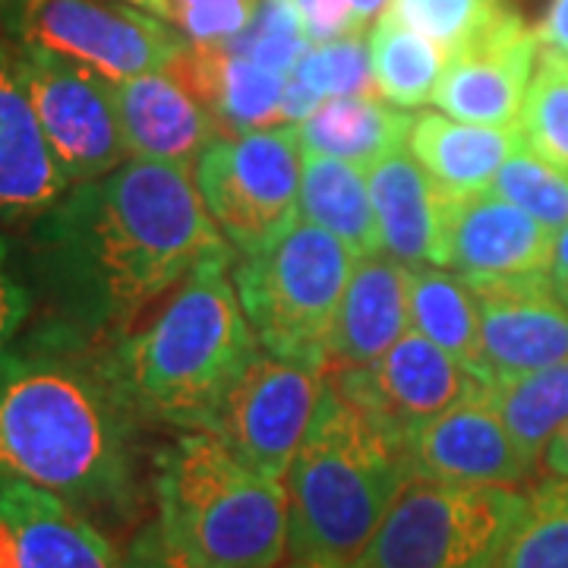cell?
<instances>
[{"label": "cell", "instance_id": "obj_32", "mask_svg": "<svg viewBox=\"0 0 568 568\" xmlns=\"http://www.w3.org/2000/svg\"><path fill=\"white\" fill-rule=\"evenodd\" d=\"M503 0H392L388 13L407 29L436 41L448 58L480 39L506 13Z\"/></svg>", "mask_w": 568, "mask_h": 568}, {"label": "cell", "instance_id": "obj_33", "mask_svg": "<svg viewBox=\"0 0 568 568\" xmlns=\"http://www.w3.org/2000/svg\"><path fill=\"white\" fill-rule=\"evenodd\" d=\"M518 130L534 152L568 171V67L540 58Z\"/></svg>", "mask_w": 568, "mask_h": 568}, {"label": "cell", "instance_id": "obj_12", "mask_svg": "<svg viewBox=\"0 0 568 568\" xmlns=\"http://www.w3.org/2000/svg\"><path fill=\"white\" fill-rule=\"evenodd\" d=\"M325 373L335 392L376 414L405 443L433 417L487 386L420 332H405L376 364Z\"/></svg>", "mask_w": 568, "mask_h": 568}, {"label": "cell", "instance_id": "obj_22", "mask_svg": "<svg viewBox=\"0 0 568 568\" xmlns=\"http://www.w3.org/2000/svg\"><path fill=\"white\" fill-rule=\"evenodd\" d=\"M212 111L222 136L282 126L287 77L231 54L224 44H186L171 67Z\"/></svg>", "mask_w": 568, "mask_h": 568}, {"label": "cell", "instance_id": "obj_38", "mask_svg": "<svg viewBox=\"0 0 568 568\" xmlns=\"http://www.w3.org/2000/svg\"><path fill=\"white\" fill-rule=\"evenodd\" d=\"M534 32L540 44V58L568 67V0H549L547 13Z\"/></svg>", "mask_w": 568, "mask_h": 568}, {"label": "cell", "instance_id": "obj_14", "mask_svg": "<svg viewBox=\"0 0 568 568\" xmlns=\"http://www.w3.org/2000/svg\"><path fill=\"white\" fill-rule=\"evenodd\" d=\"M537 61V32L506 10L474 44L448 58L433 104L455 121L518 126Z\"/></svg>", "mask_w": 568, "mask_h": 568}, {"label": "cell", "instance_id": "obj_25", "mask_svg": "<svg viewBox=\"0 0 568 568\" xmlns=\"http://www.w3.org/2000/svg\"><path fill=\"white\" fill-rule=\"evenodd\" d=\"M297 212L306 222L320 224L335 237H342L361 260L383 253L366 171L357 164L320 152H304Z\"/></svg>", "mask_w": 568, "mask_h": 568}, {"label": "cell", "instance_id": "obj_7", "mask_svg": "<svg viewBox=\"0 0 568 568\" xmlns=\"http://www.w3.org/2000/svg\"><path fill=\"white\" fill-rule=\"evenodd\" d=\"M528 496L410 477L354 568H493Z\"/></svg>", "mask_w": 568, "mask_h": 568}, {"label": "cell", "instance_id": "obj_6", "mask_svg": "<svg viewBox=\"0 0 568 568\" xmlns=\"http://www.w3.org/2000/svg\"><path fill=\"white\" fill-rule=\"evenodd\" d=\"M357 253L320 224L294 219L234 265V284L263 351L325 366Z\"/></svg>", "mask_w": 568, "mask_h": 568}, {"label": "cell", "instance_id": "obj_11", "mask_svg": "<svg viewBox=\"0 0 568 568\" xmlns=\"http://www.w3.org/2000/svg\"><path fill=\"white\" fill-rule=\"evenodd\" d=\"M325 386L328 373L323 364L260 351L227 392L209 433H215L244 465L284 480L316 420Z\"/></svg>", "mask_w": 568, "mask_h": 568}, {"label": "cell", "instance_id": "obj_3", "mask_svg": "<svg viewBox=\"0 0 568 568\" xmlns=\"http://www.w3.org/2000/svg\"><path fill=\"white\" fill-rule=\"evenodd\" d=\"M260 354L231 253L203 263L174 287L149 323L99 347L104 373L140 424L209 429L227 392Z\"/></svg>", "mask_w": 568, "mask_h": 568}, {"label": "cell", "instance_id": "obj_30", "mask_svg": "<svg viewBox=\"0 0 568 568\" xmlns=\"http://www.w3.org/2000/svg\"><path fill=\"white\" fill-rule=\"evenodd\" d=\"M493 568H568V480L549 477L530 493Z\"/></svg>", "mask_w": 568, "mask_h": 568}, {"label": "cell", "instance_id": "obj_39", "mask_svg": "<svg viewBox=\"0 0 568 568\" xmlns=\"http://www.w3.org/2000/svg\"><path fill=\"white\" fill-rule=\"evenodd\" d=\"M549 284H552L556 297L568 306V224L556 234L552 263H549Z\"/></svg>", "mask_w": 568, "mask_h": 568}, {"label": "cell", "instance_id": "obj_28", "mask_svg": "<svg viewBox=\"0 0 568 568\" xmlns=\"http://www.w3.org/2000/svg\"><path fill=\"white\" fill-rule=\"evenodd\" d=\"M338 95H379L369 67V41H364V36L323 41L306 51L287 77L282 104L284 123H301L325 99Z\"/></svg>", "mask_w": 568, "mask_h": 568}, {"label": "cell", "instance_id": "obj_10", "mask_svg": "<svg viewBox=\"0 0 568 568\" xmlns=\"http://www.w3.org/2000/svg\"><path fill=\"white\" fill-rule=\"evenodd\" d=\"M10 48L44 142L70 186L99 181L130 162L114 82L36 44L10 41Z\"/></svg>", "mask_w": 568, "mask_h": 568}, {"label": "cell", "instance_id": "obj_4", "mask_svg": "<svg viewBox=\"0 0 568 568\" xmlns=\"http://www.w3.org/2000/svg\"><path fill=\"white\" fill-rule=\"evenodd\" d=\"M410 477L405 439L328 383L284 474L287 559L354 562Z\"/></svg>", "mask_w": 568, "mask_h": 568}, {"label": "cell", "instance_id": "obj_41", "mask_svg": "<svg viewBox=\"0 0 568 568\" xmlns=\"http://www.w3.org/2000/svg\"><path fill=\"white\" fill-rule=\"evenodd\" d=\"M388 3H392V0H354V7L361 10V17H364L366 22L379 20L388 10Z\"/></svg>", "mask_w": 568, "mask_h": 568}, {"label": "cell", "instance_id": "obj_35", "mask_svg": "<svg viewBox=\"0 0 568 568\" xmlns=\"http://www.w3.org/2000/svg\"><path fill=\"white\" fill-rule=\"evenodd\" d=\"M263 0H171L168 22L186 44H227L253 22Z\"/></svg>", "mask_w": 568, "mask_h": 568}, {"label": "cell", "instance_id": "obj_15", "mask_svg": "<svg viewBox=\"0 0 568 568\" xmlns=\"http://www.w3.org/2000/svg\"><path fill=\"white\" fill-rule=\"evenodd\" d=\"M407 455L417 477L465 487L515 489L537 465L496 414L487 386L420 426L407 439Z\"/></svg>", "mask_w": 568, "mask_h": 568}, {"label": "cell", "instance_id": "obj_20", "mask_svg": "<svg viewBox=\"0 0 568 568\" xmlns=\"http://www.w3.org/2000/svg\"><path fill=\"white\" fill-rule=\"evenodd\" d=\"M369 200L388 256L405 265H448V196L420 162L398 149L366 168Z\"/></svg>", "mask_w": 568, "mask_h": 568}, {"label": "cell", "instance_id": "obj_9", "mask_svg": "<svg viewBox=\"0 0 568 568\" xmlns=\"http://www.w3.org/2000/svg\"><path fill=\"white\" fill-rule=\"evenodd\" d=\"M301 159L297 123L219 136L200 155L193 178L231 250L244 256L294 222L301 203Z\"/></svg>", "mask_w": 568, "mask_h": 568}, {"label": "cell", "instance_id": "obj_13", "mask_svg": "<svg viewBox=\"0 0 568 568\" xmlns=\"http://www.w3.org/2000/svg\"><path fill=\"white\" fill-rule=\"evenodd\" d=\"M465 282L480 313L489 383L568 361V306L556 297L549 275H467Z\"/></svg>", "mask_w": 568, "mask_h": 568}, {"label": "cell", "instance_id": "obj_36", "mask_svg": "<svg viewBox=\"0 0 568 568\" xmlns=\"http://www.w3.org/2000/svg\"><path fill=\"white\" fill-rule=\"evenodd\" d=\"M36 313V294L29 284L26 263L17 256V246L0 227V351L17 342L22 325Z\"/></svg>", "mask_w": 568, "mask_h": 568}, {"label": "cell", "instance_id": "obj_23", "mask_svg": "<svg viewBox=\"0 0 568 568\" xmlns=\"http://www.w3.org/2000/svg\"><path fill=\"white\" fill-rule=\"evenodd\" d=\"M525 142L518 126H484L424 111L414 118L407 152L448 196L484 193L496 171Z\"/></svg>", "mask_w": 568, "mask_h": 568}, {"label": "cell", "instance_id": "obj_37", "mask_svg": "<svg viewBox=\"0 0 568 568\" xmlns=\"http://www.w3.org/2000/svg\"><path fill=\"white\" fill-rule=\"evenodd\" d=\"M123 568H196L193 562H186L178 549L164 540L159 521L145 525L136 530V537L130 540L126 556H123Z\"/></svg>", "mask_w": 568, "mask_h": 568}, {"label": "cell", "instance_id": "obj_17", "mask_svg": "<svg viewBox=\"0 0 568 568\" xmlns=\"http://www.w3.org/2000/svg\"><path fill=\"white\" fill-rule=\"evenodd\" d=\"M114 104L126 152L136 162L196 168L222 136L212 111L174 70L114 82Z\"/></svg>", "mask_w": 568, "mask_h": 568}, {"label": "cell", "instance_id": "obj_2", "mask_svg": "<svg viewBox=\"0 0 568 568\" xmlns=\"http://www.w3.org/2000/svg\"><path fill=\"white\" fill-rule=\"evenodd\" d=\"M136 433L99 347L39 325L0 351V477L48 489L85 518L123 521L140 506Z\"/></svg>", "mask_w": 568, "mask_h": 568}, {"label": "cell", "instance_id": "obj_18", "mask_svg": "<svg viewBox=\"0 0 568 568\" xmlns=\"http://www.w3.org/2000/svg\"><path fill=\"white\" fill-rule=\"evenodd\" d=\"M446 241L448 265L465 278H515L549 275L556 234L518 205L484 190L448 200Z\"/></svg>", "mask_w": 568, "mask_h": 568}, {"label": "cell", "instance_id": "obj_31", "mask_svg": "<svg viewBox=\"0 0 568 568\" xmlns=\"http://www.w3.org/2000/svg\"><path fill=\"white\" fill-rule=\"evenodd\" d=\"M489 193L518 205L552 234L568 224V171L534 152L528 142H521L496 171Z\"/></svg>", "mask_w": 568, "mask_h": 568}, {"label": "cell", "instance_id": "obj_16", "mask_svg": "<svg viewBox=\"0 0 568 568\" xmlns=\"http://www.w3.org/2000/svg\"><path fill=\"white\" fill-rule=\"evenodd\" d=\"M0 568H123V559L80 508L0 477Z\"/></svg>", "mask_w": 568, "mask_h": 568}, {"label": "cell", "instance_id": "obj_21", "mask_svg": "<svg viewBox=\"0 0 568 568\" xmlns=\"http://www.w3.org/2000/svg\"><path fill=\"white\" fill-rule=\"evenodd\" d=\"M410 265L373 253L354 265L345 301L325 351V369L369 366L383 361L410 323Z\"/></svg>", "mask_w": 568, "mask_h": 568}, {"label": "cell", "instance_id": "obj_5", "mask_svg": "<svg viewBox=\"0 0 568 568\" xmlns=\"http://www.w3.org/2000/svg\"><path fill=\"white\" fill-rule=\"evenodd\" d=\"M164 540L196 568H278L287 559V489L244 465L209 429L181 433L155 465Z\"/></svg>", "mask_w": 568, "mask_h": 568}, {"label": "cell", "instance_id": "obj_8", "mask_svg": "<svg viewBox=\"0 0 568 568\" xmlns=\"http://www.w3.org/2000/svg\"><path fill=\"white\" fill-rule=\"evenodd\" d=\"M0 29L111 82L171 70L186 51L171 22L126 0H0Z\"/></svg>", "mask_w": 568, "mask_h": 568}, {"label": "cell", "instance_id": "obj_40", "mask_svg": "<svg viewBox=\"0 0 568 568\" xmlns=\"http://www.w3.org/2000/svg\"><path fill=\"white\" fill-rule=\"evenodd\" d=\"M544 467L552 477L568 480V424L549 439V446L544 448Z\"/></svg>", "mask_w": 568, "mask_h": 568}, {"label": "cell", "instance_id": "obj_29", "mask_svg": "<svg viewBox=\"0 0 568 568\" xmlns=\"http://www.w3.org/2000/svg\"><path fill=\"white\" fill-rule=\"evenodd\" d=\"M489 402L515 443L537 462L549 439L568 424V361L525 376L489 383Z\"/></svg>", "mask_w": 568, "mask_h": 568}, {"label": "cell", "instance_id": "obj_42", "mask_svg": "<svg viewBox=\"0 0 568 568\" xmlns=\"http://www.w3.org/2000/svg\"><path fill=\"white\" fill-rule=\"evenodd\" d=\"M126 3H133V7H140V10H145V13H152V17H159V20L168 22L171 0H126Z\"/></svg>", "mask_w": 568, "mask_h": 568}, {"label": "cell", "instance_id": "obj_19", "mask_svg": "<svg viewBox=\"0 0 568 568\" xmlns=\"http://www.w3.org/2000/svg\"><path fill=\"white\" fill-rule=\"evenodd\" d=\"M70 190L22 89L10 39H0V227L39 222Z\"/></svg>", "mask_w": 568, "mask_h": 568}, {"label": "cell", "instance_id": "obj_43", "mask_svg": "<svg viewBox=\"0 0 568 568\" xmlns=\"http://www.w3.org/2000/svg\"><path fill=\"white\" fill-rule=\"evenodd\" d=\"M284 568H354V562H338V559H291Z\"/></svg>", "mask_w": 568, "mask_h": 568}, {"label": "cell", "instance_id": "obj_27", "mask_svg": "<svg viewBox=\"0 0 568 568\" xmlns=\"http://www.w3.org/2000/svg\"><path fill=\"white\" fill-rule=\"evenodd\" d=\"M369 67L376 92L386 102L417 108L433 102V92L448 67V54L386 10L369 32Z\"/></svg>", "mask_w": 568, "mask_h": 568}, {"label": "cell", "instance_id": "obj_1", "mask_svg": "<svg viewBox=\"0 0 568 568\" xmlns=\"http://www.w3.org/2000/svg\"><path fill=\"white\" fill-rule=\"evenodd\" d=\"M26 234L41 328L85 347L118 342L200 265L231 253L193 168L136 159L70 186Z\"/></svg>", "mask_w": 568, "mask_h": 568}, {"label": "cell", "instance_id": "obj_34", "mask_svg": "<svg viewBox=\"0 0 568 568\" xmlns=\"http://www.w3.org/2000/svg\"><path fill=\"white\" fill-rule=\"evenodd\" d=\"M224 48L231 54H241L246 61L291 77V70L313 48V41L306 36L297 0H263L253 22Z\"/></svg>", "mask_w": 568, "mask_h": 568}, {"label": "cell", "instance_id": "obj_24", "mask_svg": "<svg viewBox=\"0 0 568 568\" xmlns=\"http://www.w3.org/2000/svg\"><path fill=\"white\" fill-rule=\"evenodd\" d=\"M414 118L407 108L383 95H338L325 99L310 118L297 123L304 152H320L342 162L369 168L398 149H407Z\"/></svg>", "mask_w": 568, "mask_h": 568}, {"label": "cell", "instance_id": "obj_26", "mask_svg": "<svg viewBox=\"0 0 568 568\" xmlns=\"http://www.w3.org/2000/svg\"><path fill=\"white\" fill-rule=\"evenodd\" d=\"M410 323L414 332L448 351L462 366L489 386L480 351V313L465 278L448 275L439 265H410Z\"/></svg>", "mask_w": 568, "mask_h": 568}]
</instances>
